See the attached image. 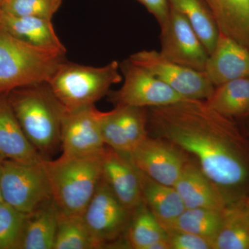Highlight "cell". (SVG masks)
I'll list each match as a JSON object with an SVG mask.
<instances>
[{
    "mask_svg": "<svg viewBox=\"0 0 249 249\" xmlns=\"http://www.w3.org/2000/svg\"><path fill=\"white\" fill-rule=\"evenodd\" d=\"M174 187L186 209L224 211L229 206L227 198L219 187L194 163L186 162Z\"/></svg>",
    "mask_w": 249,
    "mask_h": 249,
    "instance_id": "obj_15",
    "label": "cell"
},
{
    "mask_svg": "<svg viewBox=\"0 0 249 249\" xmlns=\"http://www.w3.org/2000/svg\"><path fill=\"white\" fill-rule=\"evenodd\" d=\"M160 40L162 56L204 72L209 54L188 19L172 6L168 21L160 27Z\"/></svg>",
    "mask_w": 249,
    "mask_h": 249,
    "instance_id": "obj_10",
    "label": "cell"
},
{
    "mask_svg": "<svg viewBox=\"0 0 249 249\" xmlns=\"http://www.w3.org/2000/svg\"><path fill=\"white\" fill-rule=\"evenodd\" d=\"M206 103L219 114L234 120L249 116V77L230 80L214 88Z\"/></svg>",
    "mask_w": 249,
    "mask_h": 249,
    "instance_id": "obj_21",
    "label": "cell"
},
{
    "mask_svg": "<svg viewBox=\"0 0 249 249\" xmlns=\"http://www.w3.org/2000/svg\"><path fill=\"white\" fill-rule=\"evenodd\" d=\"M120 65L85 66L65 60L47 82L55 97L67 110L95 106L109 93L111 87L122 80Z\"/></svg>",
    "mask_w": 249,
    "mask_h": 249,
    "instance_id": "obj_5",
    "label": "cell"
},
{
    "mask_svg": "<svg viewBox=\"0 0 249 249\" xmlns=\"http://www.w3.org/2000/svg\"><path fill=\"white\" fill-rule=\"evenodd\" d=\"M240 202L246 214L249 218V196L245 198V199H242V200H240Z\"/></svg>",
    "mask_w": 249,
    "mask_h": 249,
    "instance_id": "obj_33",
    "label": "cell"
},
{
    "mask_svg": "<svg viewBox=\"0 0 249 249\" xmlns=\"http://www.w3.org/2000/svg\"><path fill=\"white\" fill-rule=\"evenodd\" d=\"M120 67L124 76V85L118 91L108 93L116 106L149 108L186 100L150 71L132 63L129 59L123 62Z\"/></svg>",
    "mask_w": 249,
    "mask_h": 249,
    "instance_id": "obj_9",
    "label": "cell"
},
{
    "mask_svg": "<svg viewBox=\"0 0 249 249\" xmlns=\"http://www.w3.org/2000/svg\"><path fill=\"white\" fill-rule=\"evenodd\" d=\"M133 213L121 204L102 177L82 216L101 248L104 249L125 235Z\"/></svg>",
    "mask_w": 249,
    "mask_h": 249,
    "instance_id": "obj_7",
    "label": "cell"
},
{
    "mask_svg": "<svg viewBox=\"0 0 249 249\" xmlns=\"http://www.w3.org/2000/svg\"><path fill=\"white\" fill-rule=\"evenodd\" d=\"M134 166L157 182L174 186L187 162L178 147L147 137L129 155Z\"/></svg>",
    "mask_w": 249,
    "mask_h": 249,
    "instance_id": "obj_12",
    "label": "cell"
},
{
    "mask_svg": "<svg viewBox=\"0 0 249 249\" xmlns=\"http://www.w3.org/2000/svg\"><path fill=\"white\" fill-rule=\"evenodd\" d=\"M0 29L31 45L67 53L50 19L15 16L0 10Z\"/></svg>",
    "mask_w": 249,
    "mask_h": 249,
    "instance_id": "obj_17",
    "label": "cell"
},
{
    "mask_svg": "<svg viewBox=\"0 0 249 249\" xmlns=\"http://www.w3.org/2000/svg\"><path fill=\"white\" fill-rule=\"evenodd\" d=\"M100 124L106 146L116 151L129 155L132 149L121 126L115 108L109 111H101Z\"/></svg>",
    "mask_w": 249,
    "mask_h": 249,
    "instance_id": "obj_30",
    "label": "cell"
},
{
    "mask_svg": "<svg viewBox=\"0 0 249 249\" xmlns=\"http://www.w3.org/2000/svg\"><path fill=\"white\" fill-rule=\"evenodd\" d=\"M213 246V249H249V218L240 201L224 211V222Z\"/></svg>",
    "mask_w": 249,
    "mask_h": 249,
    "instance_id": "obj_23",
    "label": "cell"
},
{
    "mask_svg": "<svg viewBox=\"0 0 249 249\" xmlns=\"http://www.w3.org/2000/svg\"><path fill=\"white\" fill-rule=\"evenodd\" d=\"M62 2V0H1L0 10L12 16L52 20Z\"/></svg>",
    "mask_w": 249,
    "mask_h": 249,
    "instance_id": "obj_29",
    "label": "cell"
},
{
    "mask_svg": "<svg viewBox=\"0 0 249 249\" xmlns=\"http://www.w3.org/2000/svg\"><path fill=\"white\" fill-rule=\"evenodd\" d=\"M28 215L0 204V249H21Z\"/></svg>",
    "mask_w": 249,
    "mask_h": 249,
    "instance_id": "obj_27",
    "label": "cell"
},
{
    "mask_svg": "<svg viewBox=\"0 0 249 249\" xmlns=\"http://www.w3.org/2000/svg\"><path fill=\"white\" fill-rule=\"evenodd\" d=\"M34 164L43 160L23 132L7 93L0 94V160Z\"/></svg>",
    "mask_w": 249,
    "mask_h": 249,
    "instance_id": "obj_16",
    "label": "cell"
},
{
    "mask_svg": "<svg viewBox=\"0 0 249 249\" xmlns=\"http://www.w3.org/2000/svg\"><path fill=\"white\" fill-rule=\"evenodd\" d=\"M115 109L123 129L133 150L148 137L147 108L116 106Z\"/></svg>",
    "mask_w": 249,
    "mask_h": 249,
    "instance_id": "obj_28",
    "label": "cell"
},
{
    "mask_svg": "<svg viewBox=\"0 0 249 249\" xmlns=\"http://www.w3.org/2000/svg\"><path fill=\"white\" fill-rule=\"evenodd\" d=\"M101 111L95 106L64 111L62 119V154L80 157L103 155L106 145L100 124Z\"/></svg>",
    "mask_w": 249,
    "mask_h": 249,
    "instance_id": "obj_11",
    "label": "cell"
},
{
    "mask_svg": "<svg viewBox=\"0 0 249 249\" xmlns=\"http://www.w3.org/2000/svg\"><path fill=\"white\" fill-rule=\"evenodd\" d=\"M139 174L144 203L166 231L186 206L175 187L157 182L141 171Z\"/></svg>",
    "mask_w": 249,
    "mask_h": 249,
    "instance_id": "obj_18",
    "label": "cell"
},
{
    "mask_svg": "<svg viewBox=\"0 0 249 249\" xmlns=\"http://www.w3.org/2000/svg\"><path fill=\"white\" fill-rule=\"evenodd\" d=\"M168 237L164 228L160 225L145 203L139 206L132 214L125 240L131 249H148L154 242Z\"/></svg>",
    "mask_w": 249,
    "mask_h": 249,
    "instance_id": "obj_24",
    "label": "cell"
},
{
    "mask_svg": "<svg viewBox=\"0 0 249 249\" xmlns=\"http://www.w3.org/2000/svg\"><path fill=\"white\" fill-rule=\"evenodd\" d=\"M224 211L206 209H186L167 229L169 231L191 232L211 239L213 242L224 222Z\"/></svg>",
    "mask_w": 249,
    "mask_h": 249,
    "instance_id": "obj_25",
    "label": "cell"
},
{
    "mask_svg": "<svg viewBox=\"0 0 249 249\" xmlns=\"http://www.w3.org/2000/svg\"><path fill=\"white\" fill-rule=\"evenodd\" d=\"M65 56L66 53L31 45L0 29V94L47 83Z\"/></svg>",
    "mask_w": 249,
    "mask_h": 249,
    "instance_id": "obj_4",
    "label": "cell"
},
{
    "mask_svg": "<svg viewBox=\"0 0 249 249\" xmlns=\"http://www.w3.org/2000/svg\"><path fill=\"white\" fill-rule=\"evenodd\" d=\"M204 72L214 87L230 80L249 77V49L219 33Z\"/></svg>",
    "mask_w": 249,
    "mask_h": 249,
    "instance_id": "obj_14",
    "label": "cell"
},
{
    "mask_svg": "<svg viewBox=\"0 0 249 249\" xmlns=\"http://www.w3.org/2000/svg\"><path fill=\"white\" fill-rule=\"evenodd\" d=\"M7 97L28 140L42 159L49 160L61 147L65 107L47 83L12 90Z\"/></svg>",
    "mask_w": 249,
    "mask_h": 249,
    "instance_id": "obj_2",
    "label": "cell"
},
{
    "mask_svg": "<svg viewBox=\"0 0 249 249\" xmlns=\"http://www.w3.org/2000/svg\"><path fill=\"white\" fill-rule=\"evenodd\" d=\"M1 160H0L1 161ZM3 202L2 195H1V187H0V204Z\"/></svg>",
    "mask_w": 249,
    "mask_h": 249,
    "instance_id": "obj_35",
    "label": "cell"
},
{
    "mask_svg": "<svg viewBox=\"0 0 249 249\" xmlns=\"http://www.w3.org/2000/svg\"><path fill=\"white\" fill-rule=\"evenodd\" d=\"M147 113L157 138L194 156L229 205L249 197V139L237 121L199 100L149 107Z\"/></svg>",
    "mask_w": 249,
    "mask_h": 249,
    "instance_id": "obj_1",
    "label": "cell"
},
{
    "mask_svg": "<svg viewBox=\"0 0 249 249\" xmlns=\"http://www.w3.org/2000/svg\"><path fill=\"white\" fill-rule=\"evenodd\" d=\"M241 121L243 122V128L242 129H243L244 132L249 137V116L241 119Z\"/></svg>",
    "mask_w": 249,
    "mask_h": 249,
    "instance_id": "obj_34",
    "label": "cell"
},
{
    "mask_svg": "<svg viewBox=\"0 0 249 249\" xmlns=\"http://www.w3.org/2000/svg\"><path fill=\"white\" fill-rule=\"evenodd\" d=\"M1 0H0V4H1Z\"/></svg>",
    "mask_w": 249,
    "mask_h": 249,
    "instance_id": "obj_36",
    "label": "cell"
},
{
    "mask_svg": "<svg viewBox=\"0 0 249 249\" xmlns=\"http://www.w3.org/2000/svg\"><path fill=\"white\" fill-rule=\"evenodd\" d=\"M59 215L53 199L29 214L21 249H53Z\"/></svg>",
    "mask_w": 249,
    "mask_h": 249,
    "instance_id": "obj_20",
    "label": "cell"
},
{
    "mask_svg": "<svg viewBox=\"0 0 249 249\" xmlns=\"http://www.w3.org/2000/svg\"><path fill=\"white\" fill-rule=\"evenodd\" d=\"M219 31L249 49V0H205Z\"/></svg>",
    "mask_w": 249,
    "mask_h": 249,
    "instance_id": "obj_19",
    "label": "cell"
},
{
    "mask_svg": "<svg viewBox=\"0 0 249 249\" xmlns=\"http://www.w3.org/2000/svg\"><path fill=\"white\" fill-rule=\"evenodd\" d=\"M142 3L147 11L153 15L160 27L168 21L170 14L171 6L169 0H137Z\"/></svg>",
    "mask_w": 249,
    "mask_h": 249,
    "instance_id": "obj_32",
    "label": "cell"
},
{
    "mask_svg": "<svg viewBox=\"0 0 249 249\" xmlns=\"http://www.w3.org/2000/svg\"><path fill=\"white\" fill-rule=\"evenodd\" d=\"M102 177L114 196L129 211L143 203L139 170L128 155L106 146L103 154Z\"/></svg>",
    "mask_w": 249,
    "mask_h": 249,
    "instance_id": "obj_13",
    "label": "cell"
},
{
    "mask_svg": "<svg viewBox=\"0 0 249 249\" xmlns=\"http://www.w3.org/2000/svg\"><path fill=\"white\" fill-rule=\"evenodd\" d=\"M83 216L69 215L60 211L53 249H100Z\"/></svg>",
    "mask_w": 249,
    "mask_h": 249,
    "instance_id": "obj_26",
    "label": "cell"
},
{
    "mask_svg": "<svg viewBox=\"0 0 249 249\" xmlns=\"http://www.w3.org/2000/svg\"><path fill=\"white\" fill-rule=\"evenodd\" d=\"M129 60L150 71L184 99L206 101L215 88L205 72L170 61L156 51H141Z\"/></svg>",
    "mask_w": 249,
    "mask_h": 249,
    "instance_id": "obj_8",
    "label": "cell"
},
{
    "mask_svg": "<svg viewBox=\"0 0 249 249\" xmlns=\"http://www.w3.org/2000/svg\"><path fill=\"white\" fill-rule=\"evenodd\" d=\"M169 1L188 19L210 55L213 52L220 31L207 3L205 0Z\"/></svg>",
    "mask_w": 249,
    "mask_h": 249,
    "instance_id": "obj_22",
    "label": "cell"
},
{
    "mask_svg": "<svg viewBox=\"0 0 249 249\" xmlns=\"http://www.w3.org/2000/svg\"><path fill=\"white\" fill-rule=\"evenodd\" d=\"M102 160L103 155L80 157L65 154L56 160H42L52 197L60 212L83 215L102 178Z\"/></svg>",
    "mask_w": 249,
    "mask_h": 249,
    "instance_id": "obj_3",
    "label": "cell"
},
{
    "mask_svg": "<svg viewBox=\"0 0 249 249\" xmlns=\"http://www.w3.org/2000/svg\"><path fill=\"white\" fill-rule=\"evenodd\" d=\"M41 161L34 164L9 160L0 161L3 202L30 214L53 199Z\"/></svg>",
    "mask_w": 249,
    "mask_h": 249,
    "instance_id": "obj_6",
    "label": "cell"
},
{
    "mask_svg": "<svg viewBox=\"0 0 249 249\" xmlns=\"http://www.w3.org/2000/svg\"><path fill=\"white\" fill-rule=\"evenodd\" d=\"M167 234L171 249H213V240L203 236L175 231Z\"/></svg>",
    "mask_w": 249,
    "mask_h": 249,
    "instance_id": "obj_31",
    "label": "cell"
}]
</instances>
